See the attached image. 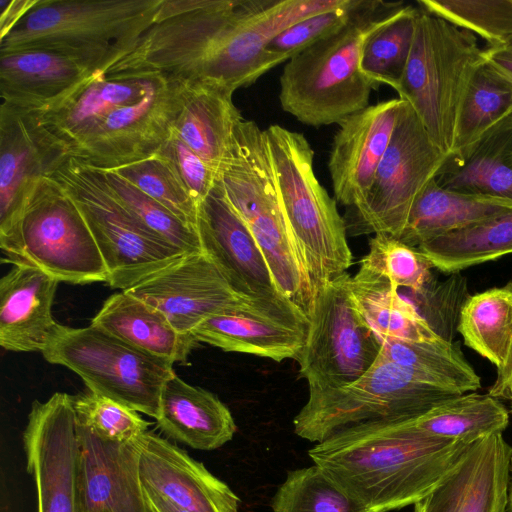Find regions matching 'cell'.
Returning a JSON list of instances; mask_svg holds the SVG:
<instances>
[{
    "label": "cell",
    "mask_w": 512,
    "mask_h": 512,
    "mask_svg": "<svg viewBox=\"0 0 512 512\" xmlns=\"http://www.w3.org/2000/svg\"><path fill=\"white\" fill-rule=\"evenodd\" d=\"M462 395L379 355L357 381L340 389L309 393L293 420L294 432L320 443L353 426L418 418Z\"/></svg>",
    "instance_id": "ba28073f"
},
{
    "label": "cell",
    "mask_w": 512,
    "mask_h": 512,
    "mask_svg": "<svg viewBox=\"0 0 512 512\" xmlns=\"http://www.w3.org/2000/svg\"><path fill=\"white\" fill-rule=\"evenodd\" d=\"M411 420L344 429L308 455L364 512L415 505L454 471L472 444L429 435Z\"/></svg>",
    "instance_id": "7a4b0ae2"
},
{
    "label": "cell",
    "mask_w": 512,
    "mask_h": 512,
    "mask_svg": "<svg viewBox=\"0 0 512 512\" xmlns=\"http://www.w3.org/2000/svg\"><path fill=\"white\" fill-rule=\"evenodd\" d=\"M94 75L75 60L44 49L0 54L1 106L24 113L52 109Z\"/></svg>",
    "instance_id": "cb8c5ba5"
},
{
    "label": "cell",
    "mask_w": 512,
    "mask_h": 512,
    "mask_svg": "<svg viewBox=\"0 0 512 512\" xmlns=\"http://www.w3.org/2000/svg\"><path fill=\"white\" fill-rule=\"evenodd\" d=\"M42 355L76 373L89 391L155 419L163 385L175 373L171 363L91 325L58 323Z\"/></svg>",
    "instance_id": "30bf717a"
},
{
    "label": "cell",
    "mask_w": 512,
    "mask_h": 512,
    "mask_svg": "<svg viewBox=\"0 0 512 512\" xmlns=\"http://www.w3.org/2000/svg\"><path fill=\"white\" fill-rule=\"evenodd\" d=\"M408 6L363 0L344 26L288 60L280 76L282 109L305 125L320 127L368 107L376 88L359 68L363 45Z\"/></svg>",
    "instance_id": "3957f363"
},
{
    "label": "cell",
    "mask_w": 512,
    "mask_h": 512,
    "mask_svg": "<svg viewBox=\"0 0 512 512\" xmlns=\"http://www.w3.org/2000/svg\"><path fill=\"white\" fill-rule=\"evenodd\" d=\"M510 401H511V412H512V397H511Z\"/></svg>",
    "instance_id": "f907efd6"
},
{
    "label": "cell",
    "mask_w": 512,
    "mask_h": 512,
    "mask_svg": "<svg viewBox=\"0 0 512 512\" xmlns=\"http://www.w3.org/2000/svg\"><path fill=\"white\" fill-rule=\"evenodd\" d=\"M510 471L512 472V458H511ZM507 508H508L509 512H512V480H511V485H510V489H509V493H508Z\"/></svg>",
    "instance_id": "681fc988"
},
{
    "label": "cell",
    "mask_w": 512,
    "mask_h": 512,
    "mask_svg": "<svg viewBox=\"0 0 512 512\" xmlns=\"http://www.w3.org/2000/svg\"><path fill=\"white\" fill-rule=\"evenodd\" d=\"M417 249L433 268L448 274L495 261L512 254V213L430 239Z\"/></svg>",
    "instance_id": "d6a6232c"
},
{
    "label": "cell",
    "mask_w": 512,
    "mask_h": 512,
    "mask_svg": "<svg viewBox=\"0 0 512 512\" xmlns=\"http://www.w3.org/2000/svg\"><path fill=\"white\" fill-rule=\"evenodd\" d=\"M113 171L196 229L198 205L172 162L162 153Z\"/></svg>",
    "instance_id": "60d3db41"
},
{
    "label": "cell",
    "mask_w": 512,
    "mask_h": 512,
    "mask_svg": "<svg viewBox=\"0 0 512 512\" xmlns=\"http://www.w3.org/2000/svg\"><path fill=\"white\" fill-rule=\"evenodd\" d=\"M38 512H82L81 446L73 396L56 392L32 404L23 432Z\"/></svg>",
    "instance_id": "9a60e30c"
},
{
    "label": "cell",
    "mask_w": 512,
    "mask_h": 512,
    "mask_svg": "<svg viewBox=\"0 0 512 512\" xmlns=\"http://www.w3.org/2000/svg\"><path fill=\"white\" fill-rule=\"evenodd\" d=\"M271 508L272 512H364L315 464L289 471Z\"/></svg>",
    "instance_id": "f35d334b"
},
{
    "label": "cell",
    "mask_w": 512,
    "mask_h": 512,
    "mask_svg": "<svg viewBox=\"0 0 512 512\" xmlns=\"http://www.w3.org/2000/svg\"><path fill=\"white\" fill-rule=\"evenodd\" d=\"M380 341V353L386 359L439 385L462 394L476 392L481 387V378L465 359L459 343L444 338L423 342Z\"/></svg>",
    "instance_id": "e575fe53"
},
{
    "label": "cell",
    "mask_w": 512,
    "mask_h": 512,
    "mask_svg": "<svg viewBox=\"0 0 512 512\" xmlns=\"http://www.w3.org/2000/svg\"><path fill=\"white\" fill-rule=\"evenodd\" d=\"M217 184L251 231L280 292L309 317L310 279L280 206L263 130L254 121L238 124Z\"/></svg>",
    "instance_id": "5b68a950"
},
{
    "label": "cell",
    "mask_w": 512,
    "mask_h": 512,
    "mask_svg": "<svg viewBox=\"0 0 512 512\" xmlns=\"http://www.w3.org/2000/svg\"><path fill=\"white\" fill-rule=\"evenodd\" d=\"M512 213V201L442 188L434 178L416 200L399 239L417 248L438 236Z\"/></svg>",
    "instance_id": "f546056e"
},
{
    "label": "cell",
    "mask_w": 512,
    "mask_h": 512,
    "mask_svg": "<svg viewBox=\"0 0 512 512\" xmlns=\"http://www.w3.org/2000/svg\"><path fill=\"white\" fill-rule=\"evenodd\" d=\"M90 325L172 365L186 362L199 344L192 334L177 331L160 310L127 291L111 295Z\"/></svg>",
    "instance_id": "83f0119b"
},
{
    "label": "cell",
    "mask_w": 512,
    "mask_h": 512,
    "mask_svg": "<svg viewBox=\"0 0 512 512\" xmlns=\"http://www.w3.org/2000/svg\"><path fill=\"white\" fill-rule=\"evenodd\" d=\"M357 306L380 340L435 341L441 337L387 278L359 269L351 277Z\"/></svg>",
    "instance_id": "4dcf8cb0"
},
{
    "label": "cell",
    "mask_w": 512,
    "mask_h": 512,
    "mask_svg": "<svg viewBox=\"0 0 512 512\" xmlns=\"http://www.w3.org/2000/svg\"><path fill=\"white\" fill-rule=\"evenodd\" d=\"M116 201L144 228L183 252H202L197 230L113 170L95 169Z\"/></svg>",
    "instance_id": "8d00e7d4"
},
{
    "label": "cell",
    "mask_w": 512,
    "mask_h": 512,
    "mask_svg": "<svg viewBox=\"0 0 512 512\" xmlns=\"http://www.w3.org/2000/svg\"><path fill=\"white\" fill-rule=\"evenodd\" d=\"M124 291L160 310L183 334L250 300L235 293L204 252L186 254Z\"/></svg>",
    "instance_id": "d6986e66"
},
{
    "label": "cell",
    "mask_w": 512,
    "mask_h": 512,
    "mask_svg": "<svg viewBox=\"0 0 512 512\" xmlns=\"http://www.w3.org/2000/svg\"><path fill=\"white\" fill-rule=\"evenodd\" d=\"M82 512H150L140 480L142 439L115 443L78 423Z\"/></svg>",
    "instance_id": "603a6c76"
},
{
    "label": "cell",
    "mask_w": 512,
    "mask_h": 512,
    "mask_svg": "<svg viewBox=\"0 0 512 512\" xmlns=\"http://www.w3.org/2000/svg\"><path fill=\"white\" fill-rule=\"evenodd\" d=\"M419 8L481 37L487 47L512 41V0H418Z\"/></svg>",
    "instance_id": "ab89813d"
},
{
    "label": "cell",
    "mask_w": 512,
    "mask_h": 512,
    "mask_svg": "<svg viewBox=\"0 0 512 512\" xmlns=\"http://www.w3.org/2000/svg\"><path fill=\"white\" fill-rule=\"evenodd\" d=\"M183 85L173 132L218 174L231 155L236 128L243 120L232 100L234 92L208 83Z\"/></svg>",
    "instance_id": "484cf974"
},
{
    "label": "cell",
    "mask_w": 512,
    "mask_h": 512,
    "mask_svg": "<svg viewBox=\"0 0 512 512\" xmlns=\"http://www.w3.org/2000/svg\"><path fill=\"white\" fill-rule=\"evenodd\" d=\"M464 343L496 366L504 368L512 355V281L468 296L457 325Z\"/></svg>",
    "instance_id": "1f68e13d"
},
{
    "label": "cell",
    "mask_w": 512,
    "mask_h": 512,
    "mask_svg": "<svg viewBox=\"0 0 512 512\" xmlns=\"http://www.w3.org/2000/svg\"><path fill=\"white\" fill-rule=\"evenodd\" d=\"M59 281L35 266L18 263L0 279V345L8 351H42L58 323L52 304Z\"/></svg>",
    "instance_id": "d4e9b609"
},
{
    "label": "cell",
    "mask_w": 512,
    "mask_h": 512,
    "mask_svg": "<svg viewBox=\"0 0 512 512\" xmlns=\"http://www.w3.org/2000/svg\"><path fill=\"white\" fill-rule=\"evenodd\" d=\"M417 11L409 5L403 14L365 41L359 68L375 88L385 84L397 90L411 52Z\"/></svg>",
    "instance_id": "74e56055"
},
{
    "label": "cell",
    "mask_w": 512,
    "mask_h": 512,
    "mask_svg": "<svg viewBox=\"0 0 512 512\" xmlns=\"http://www.w3.org/2000/svg\"><path fill=\"white\" fill-rule=\"evenodd\" d=\"M488 394L498 399L510 400L512 397V355L508 363L501 370L491 385Z\"/></svg>",
    "instance_id": "7dc6e473"
},
{
    "label": "cell",
    "mask_w": 512,
    "mask_h": 512,
    "mask_svg": "<svg viewBox=\"0 0 512 512\" xmlns=\"http://www.w3.org/2000/svg\"><path fill=\"white\" fill-rule=\"evenodd\" d=\"M183 87L159 73L107 72L35 115L68 158L115 170L162 149L181 110Z\"/></svg>",
    "instance_id": "6da1fadb"
},
{
    "label": "cell",
    "mask_w": 512,
    "mask_h": 512,
    "mask_svg": "<svg viewBox=\"0 0 512 512\" xmlns=\"http://www.w3.org/2000/svg\"><path fill=\"white\" fill-rule=\"evenodd\" d=\"M435 179L448 190L512 201V115L469 148L449 155Z\"/></svg>",
    "instance_id": "f1b7e54d"
},
{
    "label": "cell",
    "mask_w": 512,
    "mask_h": 512,
    "mask_svg": "<svg viewBox=\"0 0 512 512\" xmlns=\"http://www.w3.org/2000/svg\"><path fill=\"white\" fill-rule=\"evenodd\" d=\"M449 155L431 140L414 109L401 100L388 148L364 201L348 209L352 232L399 238L418 197Z\"/></svg>",
    "instance_id": "7c38bea8"
},
{
    "label": "cell",
    "mask_w": 512,
    "mask_h": 512,
    "mask_svg": "<svg viewBox=\"0 0 512 512\" xmlns=\"http://www.w3.org/2000/svg\"><path fill=\"white\" fill-rule=\"evenodd\" d=\"M511 115L512 81L485 59L476 69L462 103L453 153L469 148Z\"/></svg>",
    "instance_id": "d590c367"
},
{
    "label": "cell",
    "mask_w": 512,
    "mask_h": 512,
    "mask_svg": "<svg viewBox=\"0 0 512 512\" xmlns=\"http://www.w3.org/2000/svg\"><path fill=\"white\" fill-rule=\"evenodd\" d=\"M25 263L73 284L108 282V271L81 212L49 178L27 207L20 229Z\"/></svg>",
    "instance_id": "4fadbf2b"
},
{
    "label": "cell",
    "mask_w": 512,
    "mask_h": 512,
    "mask_svg": "<svg viewBox=\"0 0 512 512\" xmlns=\"http://www.w3.org/2000/svg\"><path fill=\"white\" fill-rule=\"evenodd\" d=\"M144 496L150 512H188L146 489H144Z\"/></svg>",
    "instance_id": "c3c4849f"
},
{
    "label": "cell",
    "mask_w": 512,
    "mask_h": 512,
    "mask_svg": "<svg viewBox=\"0 0 512 512\" xmlns=\"http://www.w3.org/2000/svg\"><path fill=\"white\" fill-rule=\"evenodd\" d=\"M484 62L476 35L418 8L411 52L396 92L446 155L454 152L461 106Z\"/></svg>",
    "instance_id": "52a82bcc"
},
{
    "label": "cell",
    "mask_w": 512,
    "mask_h": 512,
    "mask_svg": "<svg viewBox=\"0 0 512 512\" xmlns=\"http://www.w3.org/2000/svg\"><path fill=\"white\" fill-rule=\"evenodd\" d=\"M139 474L144 489L188 512H240L241 501L225 482L150 431L142 439Z\"/></svg>",
    "instance_id": "44dd1931"
},
{
    "label": "cell",
    "mask_w": 512,
    "mask_h": 512,
    "mask_svg": "<svg viewBox=\"0 0 512 512\" xmlns=\"http://www.w3.org/2000/svg\"><path fill=\"white\" fill-rule=\"evenodd\" d=\"M52 178L88 225L111 288L127 290L187 254L137 222L111 195L95 169L68 158Z\"/></svg>",
    "instance_id": "9c48e42d"
},
{
    "label": "cell",
    "mask_w": 512,
    "mask_h": 512,
    "mask_svg": "<svg viewBox=\"0 0 512 512\" xmlns=\"http://www.w3.org/2000/svg\"><path fill=\"white\" fill-rule=\"evenodd\" d=\"M363 0H344L341 5L304 18L275 36L266 48L270 68L292 57L344 26Z\"/></svg>",
    "instance_id": "ee69618b"
},
{
    "label": "cell",
    "mask_w": 512,
    "mask_h": 512,
    "mask_svg": "<svg viewBox=\"0 0 512 512\" xmlns=\"http://www.w3.org/2000/svg\"><path fill=\"white\" fill-rule=\"evenodd\" d=\"M360 267L387 278L398 289L418 291L433 279V267L417 248L387 234H375L369 241Z\"/></svg>",
    "instance_id": "b9f144b4"
},
{
    "label": "cell",
    "mask_w": 512,
    "mask_h": 512,
    "mask_svg": "<svg viewBox=\"0 0 512 512\" xmlns=\"http://www.w3.org/2000/svg\"><path fill=\"white\" fill-rule=\"evenodd\" d=\"M414 512H418V511L414 509Z\"/></svg>",
    "instance_id": "816d5d0a"
},
{
    "label": "cell",
    "mask_w": 512,
    "mask_h": 512,
    "mask_svg": "<svg viewBox=\"0 0 512 512\" xmlns=\"http://www.w3.org/2000/svg\"><path fill=\"white\" fill-rule=\"evenodd\" d=\"M68 159L33 113L0 107V247L3 262L21 255L20 229L30 202Z\"/></svg>",
    "instance_id": "5bb4252c"
},
{
    "label": "cell",
    "mask_w": 512,
    "mask_h": 512,
    "mask_svg": "<svg viewBox=\"0 0 512 512\" xmlns=\"http://www.w3.org/2000/svg\"><path fill=\"white\" fill-rule=\"evenodd\" d=\"M78 423L103 440L129 443L148 432L150 422L137 411L91 391L73 397Z\"/></svg>",
    "instance_id": "7bdbcfd3"
},
{
    "label": "cell",
    "mask_w": 512,
    "mask_h": 512,
    "mask_svg": "<svg viewBox=\"0 0 512 512\" xmlns=\"http://www.w3.org/2000/svg\"><path fill=\"white\" fill-rule=\"evenodd\" d=\"M305 346L297 359L309 393L348 386L376 362L381 341L361 314L346 272L313 295Z\"/></svg>",
    "instance_id": "8fae6325"
},
{
    "label": "cell",
    "mask_w": 512,
    "mask_h": 512,
    "mask_svg": "<svg viewBox=\"0 0 512 512\" xmlns=\"http://www.w3.org/2000/svg\"><path fill=\"white\" fill-rule=\"evenodd\" d=\"M309 317L293 302L243 304L214 315L191 332L199 343L281 362L299 358L307 339Z\"/></svg>",
    "instance_id": "ac0fdd59"
},
{
    "label": "cell",
    "mask_w": 512,
    "mask_h": 512,
    "mask_svg": "<svg viewBox=\"0 0 512 512\" xmlns=\"http://www.w3.org/2000/svg\"><path fill=\"white\" fill-rule=\"evenodd\" d=\"M196 230L202 252L235 293L260 302L289 300L278 289L259 245L217 181L198 205Z\"/></svg>",
    "instance_id": "e0dca14e"
},
{
    "label": "cell",
    "mask_w": 512,
    "mask_h": 512,
    "mask_svg": "<svg viewBox=\"0 0 512 512\" xmlns=\"http://www.w3.org/2000/svg\"><path fill=\"white\" fill-rule=\"evenodd\" d=\"M263 133L280 206L314 295L351 266L345 220L336 200L316 177L314 151L305 136L278 124L270 125Z\"/></svg>",
    "instance_id": "8992f818"
},
{
    "label": "cell",
    "mask_w": 512,
    "mask_h": 512,
    "mask_svg": "<svg viewBox=\"0 0 512 512\" xmlns=\"http://www.w3.org/2000/svg\"><path fill=\"white\" fill-rule=\"evenodd\" d=\"M38 0H0V40L32 9Z\"/></svg>",
    "instance_id": "bcb514c9"
},
{
    "label": "cell",
    "mask_w": 512,
    "mask_h": 512,
    "mask_svg": "<svg viewBox=\"0 0 512 512\" xmlns=\"http://www.w3.org/2000/svg\"><path fill=\"white\" fill-rule=\"evenodd\" d=\"M411 421L429 435L473 444L502 434L509 423V412L500 399L488 393L469 392L448 399Z\"/></svg>",
    "instance_id": "836d02e7"
},
{
    "label": "cell",
    "mask_w": 512,
    "mask_h": 512,
    "mask_svg": "<svg viewBox=\"0 0 512 512\" xmlns=\"http://www.w3.org/2000/svg\"><path fill=\"white\" fill-rule=\"evenodd\" d=\"M512 447L503 435L473 443L454 471L425 499L418 512H506Z\"/></svg>",
    "instance_id": "7402d4cb"
},
{
    "label": "cell",
    "mask_w": 512,
    "mask_h": 512,
    "mask_svg": "<svg viewBox=\"0 0 512 512\" xmlns=\"http://www.w3.org/2000/svg\"><path fill=\"white\" fill-rule=\"evenodd\" d=\"M401 100L378 102L347 116L333 137L328 169L334 196L353 208L366 198L388 148Z\"/></svg>",
    "instance_id": "ffe728a7"
},
{
    "label": "cell",
    "mask_w": 512,
    "mask_h": 512,
    "mask_svg": "<svg viewBox=\"0 0 512 512\" xmlns=\"http://www.w3.org/2000/svg\"><path fill=\"white\" fill-rule=\"evenodd\" d=\"M344 0H242L226 28L221 45L195 83L226 87L233 92L248 87L271 68L266 48L290 25L333 9Z\"/></svg>",
    "instance_id": "2e32d148"
},
{
    "label": "cell",
    "mask_w": 512,
    "mask_h": 512,
    "mask_svg": "<svg viewBox=\"0 0 512 512\" xmlns=\"http://www.w3.org/2000/svg\"><path fill=\"white\" fill-rule=\"evenodd\" d=\"M156 421L169 438L205 451L222 447L237 430L230 410L215 394L176 373L163 385Z\"/></svg>",
    "instance_id": "4316f807"
},
{
    "label": "cell",
    "mask_w": 512,
    "mask_h": 512,
    "mask_svg": "<svg viewBox=\"0 0 512 512\" xmlns=\"http://www.w3.org/2000/svg\"><path fill=\"white\" fill-rule=\"evenodd\" d=\"M163 0H38L0 40V54L44 49L105 74L154 24Z\"/></svg>",
    "instance_id": "277c9868"
},
{
    "label": "cell",
    "mask_w": 512,
    "mask_h": 512,
    "mask_svg": "<svg viewBox=\"0 0 512 512\" xmlns=\"http://www.w3.org/2000/svg\"><path fill=\"white\" fill-rule=\"evenodd\" d=\"M174 165L194 201L199 205L209 195L217 174L173 132L159 151Z\"/></svg>",
    "instance_id": "f6af8a7d"
}]
</instances>
